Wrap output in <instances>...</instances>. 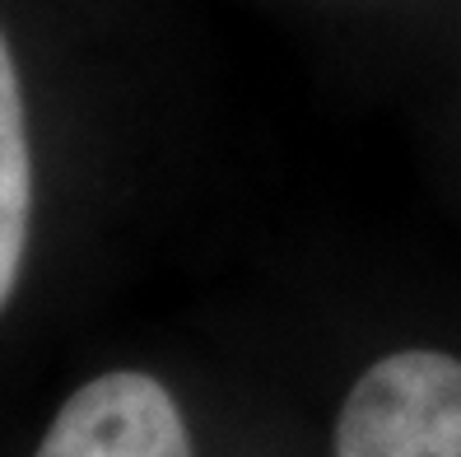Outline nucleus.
Segmentation results:
<instances>
[{"instance_id": "1", "label": "nucleus", "mask_w": 461, "mask_h": 457, "mask_svg": "<svg viewBox=\"0 0 461 457\" xmlns=\"http://www.w3.org/2000/svg\"><path fill=\"white\" fill-rule=\"evenodd\" d=\"M336 457H461V360L396 351L349 388Z\"/></svg>"}, {"instance_id": "2", "label": "nucleus", "mask_w": 461, "mask_h": 457, "mask_svg": "<svg viewBox=\"0 0 461 457\" xmlns=\"http://www.w3.org/2000/svg\"><path fill=\"white\" fill-rule=\"evenodd\" d=\"M38 457H196L173 392L149 373H103L75 388Z\"/></svg>"}, {"instance_id": "3", "label": "nucleus", "mask_w": 461, "mask_h": 457, "mask_svg": "<svg viewBox=\"0 0 461 457\" xmlns=\"http://www.w3.org/2000/svg\"><path fill=\"white\" fill-rule=\"evenodd\" d=\"M29 220H33V150H29V117H23L19 70L0 33V308L14 294L29 252Z\"/></svg>"}]
</instances>
